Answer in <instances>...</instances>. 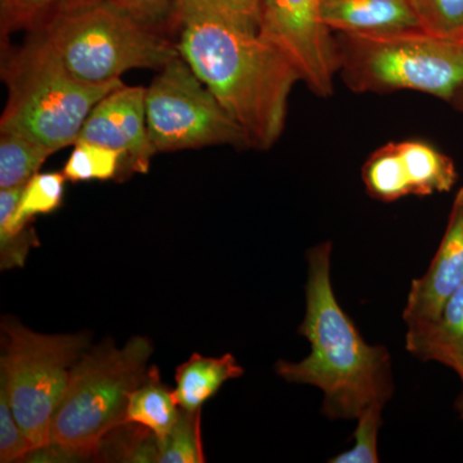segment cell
Wrapping results in <instances>:
<instances>
[{"instance_id": "cell-16", "label": "cell", "mask_w": 463, "mask_h": 463, "mask_svg": "<svg viewBox=\"0 0 463 463\" xmlns=\"http://www.w3.org/2000/svg\"><path fill=\"white\" fill-rule=\"evenodd\" d=\"M181 413L174 390L161 381L160 371L152 365L145 379L130 392L125 422L136 423L156 435L158 440L172 430Z\"/></svg>"}, {"instance_id": "cell-26", "label": "cell", "mask_w": 463, "mask_h": 463, "mask_svg": "<svg viewBox=\"0 0 463 463\" xmlns=\"http://www.w3.org/2000/svg\"><path fill=\"white\" fill-rule=\"evenodd\" d=\"M116 8L137 21L166 33L173 29L176 0H109Z\"/></svg>"}, {"instance_id": "cell-2", "label": "cell", "mask_w": 463, "mask_h": 463, "mask_svg": "<svg viewBox=\"0 0 463 463\" xmlns=\"http://www.w3.org/2000/svg\"><path fill=\"white\" fill-rule=\"evenodd\" d=\"M332 243L307 252L306 317L298 334L312 352L303 361L274 365L281 379L321 389L322 412L331 420H358L370 405H385L394 392L392 359L383 345L365 343L335 297Z\"/></svg>"}, {"instance_id": "cell-22", "label": "cell", "mask_w": 463, "mask_h": 463, "mask_svg": "<svg viewBox=\"0 0 463 463\" xmlns=\"http://www.w3.org/2000/svg\"><path fill=\"white\" fill-rule=\"evenodd\" d=\"M201 411L181 408L178 420L165 438L158 440V463L205 462L203 437H201Z\"/></svg>"}, {"instance_id": "cell-28", "label": "cell", "mask_w": 463, "mask_h": 463, "mask_svg": "<svg viewBox=\"0 0 463 463\" xmlns=\"http://www.w3.org/2000/svg\"><path fill=\"white\" fill-rule=\"evenodd\" d=\"M450 368H452L453 371H456V373L458 374L459 380H461L462 383L461 416L463 421V358L456 361Z\"/></svg>"}, {"instance_id": "cell-13", "label": "cell", "mask_w": 463, "mask_h": 463, "mask_svg": "<svg viewBox=\"0 0 463 463\" xmlns=\"http://www.w3.org/2000/svg\"><path fill=\"white\" fill-rule=\"evenodd\" d=\"M243 373L245 370L234 355L203 356L194 353L176 368L174 395L183 410L201 411L227 381L240 379Z\"/></svg>"}, {"instance_id": "cell-25", "label": "cell", "mask_w": 463, "mask_h": 463, "mask_svg": "<svg viewBox=\"0 0 463 463\" xmlns=\"http://www.w3.org/2000/svg\"><path fill=\"white\" fill-rule=\"evenodd\" d=\"M32 449L29 438L12 411L7 392L0 386V462H23Z\"/></svg>"}, {"instance_id": "cell-12", "label": "cell", "mask_w": 463, "mask_h": 463, "mask_svg": "<svg viewBox=\"0 0 463 463\" xmlns=\"http://www.w3.org/2000/svg\"><path fill=\"white\" fill-rule=\"evenodd\" d=\"M321 20L334 33H380L417 29L408 0H321Z\"/></svg>"}, {"instance_id": "cell-18", "label": "cell", "mask_w": 463, "mask_h": 463, "mask_svg": "<svg viewBox=\"0 0 463 463\" xmlns=\"http://www.w3.org/2000/svg\"><path fill=\"white\" fill-rule=\"evenodd\" d=\"M362 178L367 194L381 203H394L412 194L398 142L373 151L364 163Z\"/></svg>"}, {"instance_id": "cell-19", "label": "cell", "mask_w": 463, "mask_h": 463, "mask_svg": "<svg viewBox=\"0 0 463 463\" xmlns=\"http://www.w3.org/2000/svg\"><path fill=\"white\" fill-rule=\"evenodd\" d=\"M53 154L24 134L0 132V190L25 185Z\"/></svg>"}, {"instance_id": "cell-1", "label": "cell", "mask_w": 463, "mask_h": 463, "mask_svg": "<svg viewBox=\"0 0 463 463\" xmlns=\"http://www.w3.org/2000/svg\"><path fill=\"white\" fill-rule=\"evenodd\" d=\"M178 30L179 54L239 124L249 148H272L300 81L297 69L258 32L221 18L191 17Z\"/></svg>"}, {"instance_id": "cell-9", "label": "cell", "mask_w": 463, "mask_h": 463, "mask_svg": "<svg viewBox=\"0 0 463 463\" xmlns=\"http://www.w3.org/2000/svg\"><path fill=\"white\" fill-rule=\"evenodd\" d=\"M319 7L321 0H260L258 33L285 54L313 94L328 99L337 75L336 50Z\"/></svg>"}, {"instance_id": "cell-6", "label": "cell", "mask_w": 463, "mask_h": 463, "mask_svg": "<svg viewBox=\"0 0 463 463\" xmlns=\"http://www.w3.org/2000/svg\"><path fill=\"white\" fill-rule=\"evenodd\" d=\"M154 346L136 336L123 347L111 341L87 350L72 371L54 414L50 443L90 453L109 432L125 423L130 392L147 373Z\"/></svg>"}, {"instance_id": "cell-27", "label": "cell", "mask_w": 463, "mask_h": 463, "mask_svg": "<svg viewBox=\"0 0 463 463\" xmlns=\"http://www.w3.org/2000/svg\"><path fill=\"white\" fill-rule=\"evenodd\" d=\"M33 228L27 225L16 233L0 234V268L2 270L24 267L30 250L38 245Z\"/></svg>"}, {"instance_id": "cell-30", "label": "cell", "mask_w": 463, "mask_h": 463, "mask_svg": "<svg viewBox=\"0 0 463 463\" xmlns=\"http://www.w3.org/2000/svg\"><path fill=\"white\" fill-rule=\"evenodd\" d=\"M461 41L463 42V36H462V39H461Z\"/></svg>"}, {"instance_id": "cell-5", "label": "cell", "mask_w": 463, "mask_h": 463, "mask_svg": "<svg viewBox=\"0 0 463 463\" xmlns=\"http://www.w3.org/2000/svg\"><path fill=\"white\" fill-rule=\"evenodd\" d=\"M63 69L87 84L120 80L134 69L160 70L179 54L176 43L106 0L32 33Z\"/></svg>"}, {"instance_id": "cell-3", "label": "cell", "mask_w": 463, "mask_h": 463, "mask_svg": "<svg viewBox=\"0 0 463 463\" xmlns=\"http://www.w3.org/2000/svg\"><path fill=\"white\" fill-rule=\"evenodd\" d=\"M2 48L8 99L0 132L24 134L54 152L74 146L91 109L124 84L121 79L99 85L78 80L30 33L23 47L2 43Z\"/></svg>"}, {"instance_id": "cell-21", "label": "cell", "mask_w": 463, "mask_h": 463, "mask_svg": "<svg viewBox=\"0 0 463 463\" xmlns=\"http://www.w3.org/2000/svg\"><path fill=\"white\" fill-rule=\"evenodd\" d=\"M121 170V155L115 149L90 142H76L63 166L67 181L106 182L118 179Z\"/></svg>"}, {"instance_id": "cell-7", "label": "cell", "mask_w": 463, "mask_h": 463, "mask_svg": "<svg viewBox=\"0 0 463 463\" xmlns=\"http://www.w3.org/2000/svg\"><path fill=\"white\" fill-rule=\"evenodd\" d=\"M90 345L88 334H39L14 317L3 318L0 386L33 448L50 443L54 414Z\"/></svg>"}, {"instance_id": "cell-15", "label": "cell", "mask_w": 463, "mask_h": 463, "mask_svg": "<svg viewBox=\"0 0 463 463\" xmlns=\"http://www.w3.org/2000/svg\"><path fill=\"white\" fill-rule=\"evenodd\" d=\"M413 196L444 194L458 181L455 161L422 139L398 142Z\"/></svg>"}, {"instance_id": "cell-17", "label": "cell", "mask_w": 463, "mask_h": 463, "mask_svg": "<svg viewBox=\"0 0 463 463\" xmlns=\"http://www.w3.org/2000/svg\"><path fill=\"white\" fill-rule=\"evenodd\" d=\"M106 0H0V35L7 42L11 33L41 32L54 21Z\"/></svg>"}, {"instance_id": "cell-4", "label": "cell", "mask_w": 463, "mask_h": 463, "mask_svg": "<svg viewBox=\"0 0 463 463\" xmlns=\"http://www.w3.org/2000/svg\"><path fill=\"white\" fill-rule=\"evenodd\" d=\"M337 75L354 93L411 90L450 102L463 85V42L422 30L334 33Z\"/></svg>"}, {"instance_id": "cell-11", "label": "cell", "mask_w": 463, "mask_h": 463, "mask_svg": "<svg viewBox=\"0 0 463 463\" xmlns=\"http://www.w3.org/2000/svg\"><path fill=\"white\" fill-rule=\"evenodd\" d=\"M463 283V187L457 192L443 239L428 272L414 279L403 319L407 335L422 334L438 321L449 298Z\"/></svg>"}, {"instance_id": "cell-24", "label": "cell", "mask_w": 463, "mask_h": 463, "mask_svg": "<svg viewBox=\"0 0 463 463\" xmlns=\"http://www.w3.org/2000/svg\"><path fill=\"white\" fill-rule=\"evenodd\" d=\"M385 405L374 403L370 405L358 417V426L354 431V446L340 455L328 459L330 463H379V448L377 439L381 423H383V410Z\"/></svg>"}, {"instance_id": "cell-10", "label": "cell", "mask_w": 463, "mask_h": 463, "mask_svg": "<svg viewBox=\"0 0 463 463\" xmlns=\"http://www.w3.org/2000/svg\"><path fill=\"white\" fill-rule=\"evenodd\" d=\"M145 87L120 85L97 103L81 128L78 142H90L120 152L118 179L148 173L155 155L146 118Z\"/></svg>"}, {"instance_id": "cell-8", "label": "cell", "mask_w": 463, "mask_h": 463, "mask_svg": "<svg viewBox=\"0 0 463 463\" xmlns=\"http://www.w3.org/2000/svg\"><path fill=\"white\" fill-rule=\"evenodd\" d=\"M149 139L156 152L232 146L249 147L245 133L178 54L146 90Z\"/></svg>"}, {"instance_id": "cell-29", "label": "cell", "mask_w": 463, "mask_h": 463, "mask_svg": "<svg viewBox=\"0 0 463 463\" xmlns=\"http://www.w3.org/2000/svg\"><path fill=\"white\" fill-rule=\"evenodd\" d=\"M449 103L453 108H456L463 114V85L458 90H457V93L453 96V99H450Z\"/></svg>"}, {"instance_id": "cell-20", "label": "cell", "mask_w": 463, "mask_h": 463, "mask_svg": "<svg viewBox=\"0 0 463 463\" xmlns=\"http://www.w3.org/2000/svg\"><path fill=\"white\" fill-rule=\"evenodd\" d=\"M215 17L258 32L260 0H176L174 29L191 17Z\"/></svg>"}, {"instance_id": "cell-14", "label": "cell", "mask_w": 463, "mask_h": 463, "mask_svg": "<svg viewBox=\"0 0 463 463\" xmlns=\"http://www.w3.org/2000/svg\"><path fill=\"white\" fill-rule=\"evenodd\" d=\"M405 347L421 361L439 362L449 368L463 358V283L429 330L405 336Z\"/></svg>"}, {"instance_id": "cell-23", "label": "cell", "mask_w": 463, "mask_h": 463, "mask_svg": "<svg viewBox=\"0 0 463 463\" xmlns=\"http://www.w3.org/2000/svg\"><path fill=\"white\" fill-rule=\"evenodd\" d=\"M420 27L441 38L461 41L463 0H408Z\"/></svg>"}]
</instances>
